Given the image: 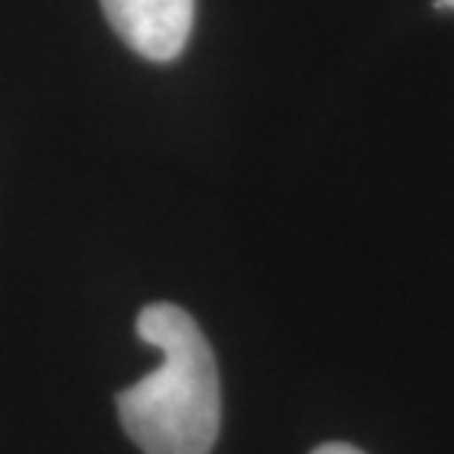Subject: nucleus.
Segmentation results:
<instances>
[{"label":"nucleus","mask_w":454,"mask_h":454,"mask_svg":"<svg viewBox=\"0 0 454 454\" xmlns=\"http://www.w3.org/2000/svg\"><path fill=\"white\" fill-rule=\"evenodd\" d=\"M160 369L118 393L124 431L145 454H210L222 425L219 369L198 322L177 304H148L136 319Z\"/></svg>","instance_id":"obj_1"},{"label":"nucleus","mask_w":454,"mask_h":454,"mask_svg":"<svg viewBox=\"0 0 454 454\" xmlns=\"http://www.w3.org/2000/svg\"><path fill=\"white\" fill-rule=\"evenodd\" d=\"M113 30L153 62L175 59L192 33L195 0H101Z\"/></svg>","instance_id":"obj_2"},{"label":"nucleus","mask_w":454,"mask_h":454,"mask_svg":"<svg viewBox=\"0 0 454 454\" xmlns=\"http://www.w3.org/2000/svg\"><path fill=\"white\" fill-rule=\"evenodd\" d=\"M313 454H363V451L348 446V442H325V446H319Z\"/></svg>","instance_id":"obj_3"},{"label":"nucleus","mask_w":454,"mask_h":454,"mask_svg":"<svg viewBox=\"0 0 454 454\" xmlns=\"http://www.w3.org/2000/svg\"><path fill=\"white\" fill-rule=\"evenodd\" d=\"M440 9H454V0H437Z\"/></svg>","instance_id":"obj_4"}]
</instances>
